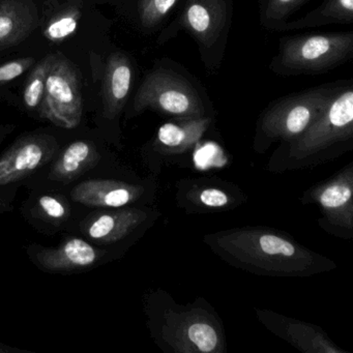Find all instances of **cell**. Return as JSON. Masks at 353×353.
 I'll return each mask as SVG.
<instances>
[{
    "label": "cell",
    "mask_w": 353,
    "mask_h": 353,
    "mask_svg": "<svg viewBox=\"0 0 353 353\" xmlns=\"http://www.w3.org/2000/svg\"><path fill=\"white\" fill-rule=\"evenodd\" d=\"M305 203L317 204L321 210L322 226L334 234L352 235L353 230V165L334 175L332 179L310 190Z\"/></svg>",
    "instance_id": "9"
},
{
    "label": "cell",
    "mask_w": 353,
    "mask_h": 353,
    "mask_svg": "<svg viewBox=\"0 0 353 353\" xmlns=\"http://www.w3.org/2000/svg\"><path fill=\"white\" fill-rule=\"evenodd\" d=\"M311 0H259V20L262 28L283 32L289 18Z\"/></svg>",
    "instance_id": "20"
},
{
    "label": "cell",
    "mask_w": 353,
    "mask_h": 353,
    "mask_svg": "<svg viewBox=\"0 0 353 353\" xmlns=\"http://www.w3.org/2000/svg\"><path fill=\"white\" fill-rule=\"evenodd\" d=\"M54 152L48 136H28L0 158V185H9L42 166Z\"/></svg>",
    "instance_id": "10"
},
{
    "label": "cell",
    "mask_w": 353,
    "mask_h": 353,
    "mask_svg": "<svg viewBox=\"0 0 353 353\" xmlns=\"http://www.w3.org/2000/svg\"><path fill=\"white\" fill-rule=\"evenodd\" d=\"M39 205L49 218L55 219V220H63L69 214V210L65 208V204L52 196L41 197L39 200Z\"/></svg>",
    "instance_id": "26"
},
{
    "label": "cell",
    "mask_w": 353,
    "mask_h": 353,
    "mask_svg": "<svg viewBox=\"0 0 353 353\" xmlns=\"http://www.w3.org/2000/svg\"><path fill=\"white\" fill-rule=\"evenodd\" d=\"M36 59L32 57L18 59L0 65V86L6 85L16 78L23 75L26 71L34 67Z\"/></svg>",
    "instance_id": "25"
},
{
    "label": "cell",
    "mask_w": 353,
    "mask_h": 353,
    "mask_svg": "<svg viewBox=\"0 0 353 353\" xmlns=\"http://www.w3.org/2000/svg\"><path fill=\"white\" fill-rule=\"evenodd\" d=\"M134 114L154 111L173 119L212 117L205 88L187 70L169 59H160L145 74L134 97Z\"/></svg>",
    "instance_id": "2"
},
{
    "label": "cell",
    "mask_w": 353,
    "mask_h": 353,
    "mask_svg": "<svg viewBox=\"0 0 353 353\" xmlns=\"http://www.w3.org/2000/svg\"><path fill=\"white\" fill-rule=\"evenodd\" d=\"M212 117L174 119L159 129L156 146L165 154H179L192 150L212 125Z\"/></svg>",
    "instance_id": "15"
},
{
    "label": "cell",
    "mask_w": 353,
    "mask_h": 353,
    "mask_svg": "<svg viewBox=\"0 0 353 353\" xmlns=\"http://www.w3.org/2000/svg\"><path fill=\"white\" fill-rule=\"evenodd\" d=\"M353 138L352 81L336 83L325 110L299 138L287 143V160L307 164Z\"/></svg>",
    "instance_id": "6"
},
{
    "label": "cell",
    "mask_w": 353,
    "mask_h": 353,
    "mask_svg": "<svg viewBox=\"0 0 353 353\" xmlns=\"http://www.w3.org/2000/svg\"><path fill=\"white\" fill-rule=\"evenodd\" d=\"M0 202H1V201H0Z\"/></svg>",
    "instance_id": "27"
},
{
    "label": "cell",
    "mask_w": 353,
    "mask_h": 353,
    "mask_svg": "<svg viewBox=\"0 0 353 353\" xmlns=\"http://www.w3.org/2000/svg\"><path fill=\"white\" fill-rule=\"evenodd\" d=\"M139 185L109 179H92L74 188L72 199L78 203L98 208H121L136 201L141 196Z\"/></svg>",
    "instance_id": "13"
},
{
    "label": "cell",
    "mask_w": 353,
    "mask_h": 353,
    "mask_svg": "<svg viewBox=\"0 0 353 353\" xmlns=\"http://www.w3.org/2000/svg\"><path fill=\"white\" fill-rule=\"evenodd\" d=\"M98 159L99 154L94 144L88 141L74 142L54 165L52 177L57 181H73L96 165Z\"/></svg>",
    "instance_id": "19"
},
{
    "label": "cell",
    "mask_w": 353,
    "mask_h": 353,
    "mask_svg": "<svg viewBox=\"0 0 353 353\" xmlns=\"http://www.w3.org/2000/svg\"><path fill=\"white\" fill-rule=\"evenodd\" d=\"M40 109L44 119L63 129H75L81 121L83 100L79 77L61 54L53 55Z\"/></svg>",
    "instance_id": "8"
},
{
    "label": "cell",
    "mask_w": 353,
    "mask_h": 353,
    "mask_svg": "<svg viewBox=\"0 0 353 353\" xmlns=\"http://www.w3.org/2000/svg\"><path fill=\"white\" fill-rule=\"evenodd\" d=\"M174 19L159 32L157 44H166L179 32L189 34L197 45L208 75L218 74L226 54L233 20V0H181Z\"/></svg>",
    "instance_id": "3"
},
{
    "label": "cell",
    "mask_w": 353,
    "mask_h": 353,
    "mask_svg": "<svg viewBox=\"0 0 353 353\" xmlns=\"http://www.w3.org/2000/svg\"><path fill=\"white\" fill-rule=\"evenodd\" d=\"M353 57V32L284 37L268 69L281 77L319 75Z\"/></svg>",
    "instance_id": "4"
},
{
    "label": "cell",
    "mask_w": 353,
    "mask_h": 353,
    "mask_svg": "<svg viewBox=\"0 0 353 353\" xmlns=\"http://www.w3.org/2000/svg\"><path fill=\"white\" fill-rule=\"evenodd\" d=\"M146 220V214L139 210H123L100 214L90 222L88 233L92 239L103 243H115L133 232Z\"/></svg>",
    "instance_id": "17"
},
{
    "label": "cell",
    "mask_w": 353,
    "mask_h": 353,
    "mask_svg": "<svg viewBox=\"0 0 353 353\" xmlns=\"http://www.w3.org/2000/svg\"><path fill=\"white\" fill-rule=\"evenodd\" d=\"M190 198L196 199L202 208L210 210H220L227 208L231 203L230 195L224 190L214 187H205L198 190L196 194L194 192L190 193Z\"/></svg>",
    "instance_id": "24"
},
{
    "label": "cell",
    "mask_w": 353,
    "mask_h": 353,
    "mask_svg": "<svg viewBox=\"0 0 353 353\" xmlns=\"http://www.w3.org/2000/svg\"><path fill=\"white\" fill-rule=\"evenodd\" d=\"M135 69L129 55L121 51L111 53L103 74L104 117L109 121L117 119L129 101Z\"/></svg>",
    "instance_id": "11"
},
{
    "label": "cell",
    "mask_w": 353,
    "mask_h": 353,
    "mask_svg": "<svg viewBox=\"0 0 353 353\" xmlns=\"http://www.w3.org/2000/svg\"><path fill=\"white\" fill-rule=\"evenodd\" d=\"M336 86L309 88L268 105L258 119L255 150L264 152L274 142L289 143L305 133L325 110Z\"/></svg>",
    "instance_id": "5"
},
{
    "label": "cell",
    "mask_w": 353,
    "mask_h": 353,
    "mask_svg": "<svg viewBox=\"0 0 353 353\" xmlns=\"http://www.w3.org/2000/svg\"><path fill=\"white\" fill-rule=\"evenodd\" d=\"M159 334L171 350L179 353H219L224 350L220 323L199 307L168 309L159 323Z\"/></svg>",
    "instance_id": "7"
},
{
    "label": "cell",
    "mask_w": 353,
    "mask_h": 353,
    "mask_svg": "<svg viewBox=\"0 0 353 353\" xmlns=\"http://www.w3.org/2000/svg\"><path fill=\"white\" fill-rule=\"evenodd\" d=\"M53 55L54 54L47 55L40 63H37L26 80L23 90V101L26 106L30 110H37L42 104L47 75L52 63Z\"/></svg>",
    "instance_id": "22"
},
{
    "label": "cell",
    "mask_w": 353,
    "mask_h": 353,
    "mask_svg": "<svg viewBox=\"0 0 353 353\" xmlns=\"http://www.w3.org/2000/svg\"><path fill=\"white\" fill-rule=\"evenodd\" d=\"M260 321L274 334L307 353H344L321 328L307 322L289 319L272 312H258Z\"/></svg>",
    "instance_id": "12"
},
{
    "label": "cell",
    "mask_w": 353,
    "mask_h": 353,
    "mask_svg": "<svg viewBox=\"0 0 353 353\" xmlns=\"http://www.w3.org/2000/svg\"><path fill=\"white\" fill-rule=\"evenodd\" d=\"M181 0H138L140 28L148 32L162 30Z\"/></svg>",
    "instance_id": "21"
},
{
    "label": "cell",
    "mask_w": 353,
    "mask_h": 353,
    "mask_svg": "<svg viewBox=\"0 0 353 353\" xmlns=\"http://www.w3.org/2000/svg\"><path fill=\"white\" fill-rule=\"evenodd\" d=\"M81 18V10L77 6L68 8L53 17L44 30V37L52 43H63L75 34Z\"/></svg>",
    "instance_id": "23"
},
{
    "label": "cell",
    "mask_w": 353,
    "mask_h": 353,
    "mask_svg": "<svg viewBox=\"0 0 353 353\" xmlns=\"http://www.w3.org/2000/svg\"><path fill=\"white\" fill-rule=\"evenodd\" d=\"M204 241L231 265L259 276H310L336 268L291 237L264 227L221 231L206 235Z\"/></svg>",
    "instance_id": "1"
},
{
    "label": "cell",
    "mask_w": 353,
    "mask_h": 353,
    "mask_svg": "<svg viewBox=\"0 0 353 353\" xmlns=\"http://www.w3.org/2000/svg\"><path fill=\"white\" fill-rule=\"evenodd\" d=\"M353 23V0H324L319 7L295 21L287 22L283 32Z\"/></svg>",
    "instance_id": "18"
},
{
    "label": "cell",
    "mask_w": 353,
    "mask_h": 353,
    "mask_svg": "<svg viewBox=\"0 0 353 353\" xmlns=\"http://www.w3.org/2000/svg\"><path fill=\"white\" fill-rule=\"evenodd\" d=\"M38 23V11L30 0H0V50L19 44Z\"/></svg>",
    "instance_id": "14"
},
{
    "label": "cell",
    "mask_w": 353,
    "mask_h": 353,
    "mask_svg": "<svg viewBox=\"0 0 353 353\" xmlns=\"http://www.w3.org/2000/svg\"><path fill=\"white\" fill-rule=\"evenodd\" d=\"M102 253L83 239H72L57 249L41 252L38 261L49 272H68L94 265Z\"/></svg>",
    "instance_id": "16"
}]
</instances>
